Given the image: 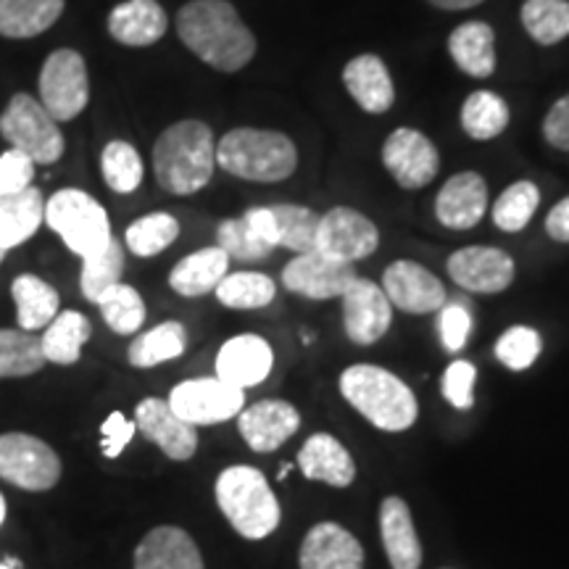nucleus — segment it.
<instances>
[{
  "instance_id": "obj_41",
  "label": "nucleus",
  "mask_w": 569,
  "mask_h": 569,
  "mask_svg": "<svg viewBox=\"0 0 569 569\" xmlns=\"http://www.w3.org/2000/svg\"><path fill=\"white\" fill-rule=\"evenodd\" d=\"M103 180L113 193L127 196L134 193L142 182V159L134 146L124 140H111L101 153Z\"/></svg>"
},
{
  "instance_id": "obj_39",
  "label": "nucleus",
  "mask_w": 569,
  "mask_h": 569,
  "mask_svg": "<svg viewBox=\"0 0 569 569\" xmlns=\"http://www.w3.org/2000/svg\"><path fill=\"white\" fill-rule=\"evenodd\" d=\"M96 306L101 309L103 322L109 325L117 336H132V332H138L142 322H146V303H142L140 293L132 284H113V288L106 290L101 301Z\"/></svg>"
},
{
  "instance_id": "obj_33",
  "label": "nucleus",
  "mask_w": 569,
  "mask_h": 569,
  "mask_svg": "<svg viewBox=\"0 0 569 569\" xmlns=\"http://www.w3.org/2000/svg\"><path fill=\"white\" fill-rule=\"evenodd\" d=\"M184 346H188V332H184V327L180 322H161L156 325L153 330L142 332V336L132 340L127 359H130L132 367L151 369L163 365V361H172L177 356H182Z\"/></svg>"
},
{
  "instance_id": "obj_1",
  "label": "nucleus",
  "mask_w": 569,
  "mask_h": 569,
  "mask_svg": "<svg viewBox=\"0 0 569 569\" xmlns=\"http://www.w3.org/2000/svg\"><path fill=\"white\" fill-rule=\"evenodd\" d=\"M177 34L188 51L217 71L246 69L256 56V38L227 0H190L177 13Z\"/></svg>"
},
{
  "instance_id": "obj_35",
  "label": "nucleus",
  "mask_w": 569,
  "mask_h": 569,
  "mask_svg": "<svg viewBox=\"0 0 569 569\" xmlns=\"http://www.w3.org/2000/svg\"><path fill=\"white\" fill-rule=\"evenodd\" d=\"M461 127L472 140H493L509 127V106L490 90H478L461 106Z\"/></svg>"
},
{
  "instance_id": "obj_23",
  "label": "nucleus",
  "mask_w": 569,
  "mask_h": 569,
  "mask_svg": "<svg viewBox=\"0 0 569 569\" xmlns=\"http://www.w3.org/2000/svg\"><path fill=\"white\" fill-rule=\"evenodd\" d=\"M167 30L169 19L159 0H124L109 13V34L127 48L156 46Z\"/></svg>"
},
{
  "instance_id": "obj_24",
  "label": "nucleus",
  "mask_w": 569,
  "mask_h": 569,
  "mask_svg": "<svg viewBox=\"0 0 569 569\" xmlns=\"http://www.w3.org/2000/svg\"><path fill=\"white\" fill-rule=\"evenodd\" d=\"M298 467L306 480L325 482L332 488H348L356 480V461L348 448L330 432H317L298 451Z\"/></svg>"
},
{
  "instance_id": "obj_11",
  "label": "nucleus",
  "mask_w": 569,
  "mask_h": 569,
  "mask_svg": "<svg viewBox=\"0 0 569 569\" xmlns=\"http://www.w3.org/2000/svg\"><path fill=\"white\" fill-rule=\"evenodd\" d=\"M380 246V232L372 219H367L365 213L348 206H336L319 217V230H317V251L325 256H332L338 261H353L367 259L372 256Z\"/></svg>"
},
{
  "instance_id": "obj_57",
  "label": "nucleus",
  "mask_w": 569,
  "mask_h": 569,
  "mask_svg": "<svg viewBox=\"0 0 569 569\" xmlns=\"http://www.w3.org/2000/svg\"><path fill=\"white\" fill-rule=\"evenodd\" d=\"M6 253H9V251H3V248H0V264H3V261H6Z\"/></svg>"
},
{
  "instance_id": "obj_43",
  "label": "nucleus",
  "mask_w": 569,
  "mask_h": 569,
  "mask_svg": "<svg viewBox=\"0 0 569 569\" xmlns=\"http://www.w3.org/2000/svg\"><path fill=\"white\" fill-rule=\"evenodd\" d=\"M540 203V193L536 182H515L498 196L493 206V222L498 230L503 232H519L530 224L532 213H536Z\"/></svg>"
},
{
  "instance_id": "obj_47",
  "label": "nucleus",
  "mask_w": 569,
  "mask_h": 569,
  "mask_svg": "<svg viewBox=\"0 0 569 569\" xmlns=\"http://www.w3.org/2000/svg\"><path fill=\"white\" fill-rule=\"evenodd\" d=\"M34 169H38V163L17 148L0 153V196H13L32 188Z\"/></svg>"
},
{
  "instance_id": "obj_51",
  "label": "nucleus",
  "mask_w": 569,
  "mask_h": 569,
  "mask_svg": "<svg viewBox=\"0 0 569 569\" xmlns=\"http://www.w3.org/2000/svg\"><path fill=\"white\" fill-rule=\"evenodd\" d=\"M243 222L248 224V230L256 234V240H261L267 248L280 246V232H277V219L272 213V206H253L243 213Z\"/></svg>"
},
{
  "instance_id": "obj_48",
  "label": "nucleus",
  "mask_w": 569,
  "mask_h": 569,
  "mask_svg": "<svg viewBox=\"0 0 569 569\" xmlns=\"http://www.w3.org/2000/svg\"><path fill=\"white\" fill-rule=\"evenodd\" d=\"M440 330V343H443L446 351L459 353L461 348L467 346L469 332H472V315H469L467 306L461 303H443L438 319Z\"/></svg>"
},
{
  "instance_id": "obj_31",
  "label": "nucleus",
  "mask_w": 569,
  "mask_h": 569,
  "mask_svg": "<svg viewBox=\"0 0 569 569\" xmlns=\"http://www.w3.org/2000/svg\"><path fill=\"white\" fill-rule=\"evenodd\" d=\"M90 336H92V327L88 317L74 309L59 311L53 322L42 330V338H40L42 356H46V361H51V365H59V367L77 365Z\"/></svg>"
},
{
  "instance_id": "obj_46",
  "label": "nucleus",
  "mask_w": 569,
  "mask_h": 569,
  "mask_svg": "<svg viewBox=\"0 0 569 569\" xmlns=\"http://www.w3.org/2000/svg\"><path fill=\"white\" fill-rule=\"evenodd\" d=\"M475 382H478V369L469 361H453L443 372L440 390H443L446 401L461 411L472 409L475 403Z\"/></svg>"
},
{
  "instance_id": "obj_40",
  "label": "nucleus",
  "mask_w": 569,
  "mask_h": 569,
  "mask_svg": "<svg viewBox=\"0 0 569 569\" xmlns=\"http://www.w3.org/2000/svg\"><path fill=\"white\" fill-rule=\"evenodd\" d=\"M46 365L40 338L27 330H0V377H27Z\"/></svg>"
},
{
  "instance_id": "obj_8",
  "label": "nucleus",
  "mask_w": 569,
  "mask_h": 569,
  "mask_svg": "<svg viewBox=\"0 0 569 569\" xmlns=\"http://www.w3.org/2000/svg\"><path fill=\"white\" fill-rule=\"evenodd\" d=\"M40 98L56 122H71L84 111L90 101L88 63L71 48H59L48 56L40 69Z\"/></svg>"
},
{
  "instance_id": "obj_6",
  "label": "nucleus",
  "mask_w": 569,
  "mask_h": 569,
  "mask_svg": "<svg viewBox=\"0 0 569 569\" xmlns=\"http://www.w3.org/2000/svg\"><path fill=\"white\" fill-rule=\"evenodd\" d=\"M46 224L59 234L63 246L80 259L101 251L113 238L109 213L90 193L63 188L46 201Z\"/></svg>"
},
{
  "instance_id": "obj_13",
  "label": "nucleus",
  "mask_w": 569,
  "mask_h": 569,
  "mask_svg": "<svg viewBox=\"0 0 569 569\" xmlns=\"http://www.w3.org/2000/svg\"><path fill=\"white\" fill-rule=\"evenodd\" d=\"M382 163L403 190H419L436 180L440 156L422 132L401 127L382 146Z\"/></svg>"
},
{
  "instance_id": "obj_55",
  "label": "nucleus",
  "mask_w": 569,
  "mask_h": 569,
  "mask_svg": "<svg viewBox=\"0 0 569 569\" xmlns=\"http://www.w3.org/2000/svg\"><path fill=\"white\" fill-rule=\"evenodd\" d=\"M6 522V498H3V493H0V525Z\"/></svg>"
},
{
  "instance_id": "obj_53",
  "label": "nucleus",
  "mask_w": 569,
  "mask_h": 569,
  "mask_svg": "<svg viewBox=\"0 0 569 569\" xmlns=\"http://www.w3.org/2000/svg\"><path fill=\"white\" fill-rule=\"evenodd\" d=\"M427 3H432L436 9H443V11H465V9H472V6H480L482 0H427Z\"/></svg>"
},
{
  "instance_id": "obj_28",
  "label": "nucleus",
  "mask_w": 569,
  "mask_h": 569,
  "mask_svg": "<svg viewBox=\"0 0 569 569\" xmlns=\"http://www.w3.org/2000/svg\"><path fill=\"white\" fill-rule=\"evenodd\" d=\"M448 53L465 74L486 80L496 71V34L486 21H467L448 38Z\"/></svg>"
},
{
  "instance_id": "obj_21",
  "label": "nucleus",
  "mask_w": 569,
  "mask_h": 569,
  "mask_svg": "<svg viewBox=\"0 0 569 569\" xmlns=\"http://www.w3.org/2000/svg\"><path fill=\"white\" fill-rule=\"evenodd\" d=\"M488 184L478 172H459L436 198V217L448 230H472L486 217Z\"/></svg>"
},
{
  "instance_id": "obj_9",
  "label": "nucleus",
  "mask_w": 569,
  "mask_h": 569,
  "mask_svg": "<svg viewBox=\"0 0 569 569\" xmlns=\"http://www.w3.org/2000/svg\"><path fill=\"white\" fill-rule=\"evenodd\" d=\"M61 478V459L46 440L27 432L0 436V480L21 490H51Z\"/></svg>"
},
{
  "instance_id": "obj_44",
  "label": "nucleus",
  "mask_w": 569,
  "mask_h": 569,
  "mask_svg": "<svg viewBox=\"0 0 569 569\" xmlns=\"http://www.w3.org/2000/svg\"><path fill=\"white\" fill-rule=\"evenodd\" d=\"M540 336L532 327H509L496 343V359L501 361L507 369H515V372H522V369H530L536 365V359L540 356Z\"/></svg>"
},
{
  "instance_id": "obj_49",
  "label": "nucleus",
  "mask_w": 569,
  "mask_h": 569,
  "mask_svg": "<svg viewBox=\"0 0 569 569\" xmlns=\"http://www.w3.org/2000/svg\"><path fill=\"white\" fill-rule=\"evenodd\" d=\"M134 430H138V425L130 422L122 411H111L109 417H106V422L101 425V432H103V443H101V451L106 459H117L122 457V451L130 443Z\"/></svg>"
},
{
  "instance_id": "obj_27",
  "label": "nucleus",
  "mask_w": 569,
  "mask_h": 569,
  "mask_svg": "<svg viewBox=\"0 0 569 569\" xmlns=\"http://www.w3.org/2000/svg\"><path fill=\"white\" fill-rule=\"evenodd\" d=\"M227 269H230V256L219 246L201 248V251L184 256L169 274V288L184 298H201L213 293L217 284L224 280Z\"/></svg>"
},
{
  "instance_id": "obj_12",
  "label": "nucleus",
  "mask_w": 569,
  "mask_h": 569,
  "mask_svg": "<svg viewBox=\"0 0 569 569\" xmlns=\"http://www.w3.org/2000/svg\"><path fill=\"white\" fill-rule=\"evenodd\" d=\"M356 269L348 261H338L319 251L298 253L282 272V284L290 293L311 298V301H330L340 298L348 284L356 280Z\"/></svg>"
},
{
  "instance_id": "obj_3",
  "label": "nucleus",
  "mask_w": 569,
  "mask_h": 569,
  "mask_svg": "<svg viewBox=\"0 0 569 569\" xmlns=\"http://www.w3.org/2000/svg\"><path fill=\"white\" fill-rule=\"evenodd\" d=\"M340 393L377 430L403 432L417 422L419 403L401 377L375 365H353L340 375Z\"/></svg>"
},
{
  "instance_id": "obj_7",
  "label": "nucleus",
  "mask_w": 569,
  "mask_h": 569,
  "mask_svg": "<svg viewBox=\"0 0 569 569\" xmlns=\"http://www.w3.org/2000/svg\"><path fill=\"white\" fill-rule=\"evenodd\" d=\"M0 134L38 167H51L67 151L59 122L30 92H17L0 113Z\"/></svg>"
},
{
  "instance_id": "obj_34",
  "label": "nucleus",
  "mask_w": 569,
  "mask_h": 569,
  "mask_svg": "<svg viewBox=\"0 0 569 569\" xmlns=\"http://www.w3.org/2000/svg\"><path fill=\"white\" fill-rule=\"evenodd\" d=\"M124 272V248L117 238H111L101 251L84 256L82 272H80V288L88 301L98 303L106 290L113 284L122 282Z\"/></svg>"
},
{
  "instance_id": "obj_37",
  "label": "nucleus",
  "mask_w": 569,
  "mask_h": 569,
  "mask_svg": "<svg viewBox=\"0 0 569 569\" xmlns=\"http://www.w3.org/2000/svg\"><path fill=\"white\" fill-rule=\"evenodd\" d=\"M180 238V222L172 217V213H148V217H140L138 222H132L124 232V243L134 256L140 259H151V256H159L167 251L174 240Z\"/></svg>"
},
{
  "instance_id": "obj_15",
  "label": "nucleus",
  "mask_w": 569,
  "mask_h": 569,
  "mask_svg": "<svg viewBox=\"0 0 569 569\" xmlns=\"http://www.w3.org/2000/svg\"><path fill=\"white\" fill-rule=\"evenodd\" d=\"M448 274L459 288L469 293H501L515 282V259L501 248L490 246H469L459 248L448 259Z\"/></svg>"
},
{
  "instance_id": "obj_58",
  "label": "nucleus",
  "mask_w": 569,
  "mask_h": 569,
  "mask_svg": "<svg viewBox=\"0 0 569 569\" xmlns=\"http://www.w3.org/2000/svg\"><path fill=\"white\" fill-rule=\"evenodd\" d=\"M0 569H11L9 565H6V561H0Z\"/></svg>"
},
{
  "instance_id": "obj_29",
  "label": "nucleus",
  "mask_w": 569,
  "mask_h": 569,
  "mask_svg": "<svg viewBox=\"0 0 569 569\" xmlns=\"http://www.w3.org/2000/svg\"><path fill=\"white\" fill-rule=\"evenodd\" d=\"M67 0H0V38L30 40L61 19Z\"/></svg>"
},
{
  "instance_id": "obj_38",
  "label": "nucleus",
  "mask_w": 569,
  "mask_h": 569,
  "mask_svg": "<svg viewBox=\"0 0 569 569\" xmlns=\"http://www.w3.org/2000/svg\"><path fill=\"white\" fill-rule=\"evenodd\" d=\"M522 24L540 46H557L569 34V0H525Z\"/></svg>"
},
{
  "instance_id": "obj_56",
  "label": "nucleus",
  "mask_w": 569,
  "mask_h": 569,
  "mask_svg": "<svg viewBox=\"0 0 569 569\" xmlns=\"http://www.w3.org/2000/svg\"><path fill=\"white\" fill-rule=\"evenodd\" d=\"M6 561V565H9L11 569H19L21 567V561L19 559H13V557H9V559H3Z\"/></svg>"
},
{
  "instance_id": "obj_2",
  "label": "nucleus",
  "mask_w": 569,
  "mask_h": 569,
  "mask_svg": "<svg viewBox=\"0 0 569 569\" xmlns=\"http://www.w3.org/2000/svg\"><path fill=\"white\" fill-rule=\"evenodd\" d=\"M217 169V140L201 119L167 127L153 146V174L167 193L193 196L211 182Z\"/></svg>"
},
{
  "instance_id": "obj_32",
  "label": "nucleus",
  "mask_w": 569,
  "mask_h": 569,
  "mask_svg": "<svg viewBox=\"0 0 569 569\" xmlns=\"http://www.w3.org/2000/svg\"><path fill=\"white\" fill-rule=\"evenodd\" d=\"M11 296L13 303H17L19 330H46L61 311L59 293H56L53 284H48L34 274H19L11 284Z\"/></svg>"
},
{
  "instance_id": "obj_50",
  "label": "nucleus",
  "mask_w": 569,
  "mask_h": 569,
  "mask_svg": "<svg viewBox=\"0 0 569 569\" xmlns=\"http://www.w3.org/2000/svg\"><path fill=\"white\" fill-rule=\"evenodd\" d=\"M543 138L559 151H569V96L559 98L543 119Z\"/></svg>"
},
{
  "instance_id": "obj_25",
  "label": "nucleus",
  "mask_w": 569,
  "mask_h": 569,
  "mask_svg": "<svg viewBox=\"0 0 569 569\" xmlns=\"http://www.w3.org/2000/svg\"><path fill=\"white\" fill-rule=\"evenodd\" d=\"M380 536L390 567L419 569V565H422V543H419L411 509L403 498L388 496L380 503Z\"/></svg>"
},
{
  "instance_id": "obj_20",
  "label": "nucleus",
  "mask_w": 569,
  "mask_h": 569,
  "mask_svg": "<svg viewBox=\"0 0 569 569\" xmlns=\"http://www.w3.org/2000/svg\"><path fill=\"white\" fill-rule=\"evenodd\" d=\"M274 367V351L259 336H234L219 348L217 377L230 386L246 390L261 386Z\"/></svg>"
},
{
  "instance_id": "obj_52",
  "label": "nucleus",
  "mask_w": 569,
  "mask_h": 569,
  "mask_svg": "<svg viewBox=\"0 0 569 569\" xmlns=\"http://www.w3.org/2000/svg\"><path fill=\"white\" fill-rule=\"evenodd\" d=\"M546 232L557 243H569V196L549 211V217H546Z\"/></svg>"
},
{
  "instance_id": "obj_45",
  "label": "nucleus",
  "mask_w": 569,
  "mask_h": 569,
  "mask_svg": "<svg viewBox=\"0 0 569 569\" xmlns=\"http://www.w3.org/2000/svg\"><path fill=\"white\" fill-rule=\"evenodd\" d=\"M217 246L222 248L230 259L238 261H259L272 253V248H267L261 240H256V234L248 230L243 217L224 219V222L217 227Z\"/></svg>"
},
{
  "instance_id": "obj_5",
  "label": "nucleus",
  "mask_w": 569,
  "mask_h": 569,
  "mask_svg": "<svg viewBox=\"0 0 569 569\" xmlns=\"http://www.w3.org/2000/svg\"><path fill=\"white\" fill-rule=\"evenodd\" d=\"M213 493L227 522L243 538L261 540L280 528V501L259 469L246 465L227 467L217 478Z\"/></svg>"
},
{
  "instance_id": "obj_42",
  "label": "nucleus",
  "mask_w": 569,
  "mask_h": 569,
  "mask_svg": "<svg viewBox=\"0 0 569 569\" xmlns=\"http://www.w3.org/2000/svg\"><path fill=\"white\" fill-rule=\"evenodd\" d=\"M277 219V232H280V246L296 253L317 251V230L319 217L309 206L280 203L272 206Z\"/></svg>"
},
{
  "instance_id": "obj_4",
  "label": "nucleus",
  "mask_w": 569,
  "mask_h": 569,
  "mask_svg": "<svg viewBox=\"0 0 569 569\" xmlns=\"http://www.w3.org/2000/svg\"><path fill=\"white\" fill-rule=\"evenodd\" d=\"M217 163L248 182H282L296 172L298 151L288 134L238 127L217 142Z\"/></svg>"
},
{
  "instance_id": "obj_36",
  "label": "nucleus",
  "mask_w": 569,
  "mask_h": 569,
  "mask_svg": "<svg viewBox=\"0 0 569 569\" xmlns=\"http://www.w3.org/2000/svg\"><path fill=\"white\" fill-rule=\"evenodd\" d=\"M219 298V303L227 309L238 311H251V309H264L274 301L277 284L272 277L259 274V272H234L224 274V280L213 290Z\"/></svg>"
},
{
  "instance_id": "obj_14",
  "label": "nucleus",
  "mask_w": 569,
  "mask_h": 569,
  "mask_svg": "<svg viewBox=\"0 0 569 569\" xmlns=\"http://www.w3.org/2000/svg\"><path fill=\"white\" fill-rule=\"evenodd\" d=\"M340 298H343L346 336L356 346H372L386 338L390 322H393V303L388 301L380 284L356 277Z\"/></svg>"
},
{
  "instance_id": "obj_19",
  "label": "nucleus",
  "mask_w": 569,
  "mask_h": 569,
  "mask_svg": "<svg viewBox=\"0 0 569 569\" xmlns=\"http://www.w3.org/2000/svg\"><path fill=\"white\" fill-rule=\"evenodd\" d=\"M301 569H365V549L338 522H319L306 532L301 551H298Z\"/></svg>"
},
{
  "instance_id": "obj_26",
  "label": "nucleus",
  "mask_w": 569,
  "mask_h": 569,
  "mask_svg": "<svg viewBox=\"0 0 569 569\" xmlns=\"http://www.w3.org/2000/svg\"><path fill=\"white\" fill-rule=\"evenodd\" d=\"M343 82L356 103L367 113H386L396 101V88L386 61L372 53L356 56L343 69Z\"/></svg>"
},
{
  "instance_id": "obj_16",
  "label": "nucleus",
  "mask_w": 569,
  "mask_h": 569,
  "mask_svg": "<svg viewBox=\"0 0 569 569\" xmlns=\"http://www.w3.org/2000/svg\"><path fill=\"white\" fill-rule=\"evenodd\" d=\"M382 290L388 301L409 315H432L446 303V288L430 269L417 261H396L382 274Z\"/></svg>"
},
{
  "instance_id": "obj_17",
  "label": "nucleus",
  "mask_w": 569,
  "mask_h": 569,
  "mask_svg": "<svg viewBox=\"0 0 569 569\" xmlns=\"http://www.w3.org/2000/svg\"><path fill=\"white\" fill-rule=\"evenodd\" d=\"M134 425L151 443L163 451V457L188 461L198 451V432L193 425L180 419L163 398H142L134 409Z\"/></svg>"
},
{
  "instance_id": "obj_22",
  "label": "nucleus",
  "mask_w": 569,
  "mask_h": 569,
  "mask_svg": "<svg viewBox=\"0 0 569 569\" xmlns=\"http://www.w3.org/2000/svg\"><path fill=\"white\" fill-rule=\"evenodd\" d=\"M134 569H203V557L182 528L159 525L134 549Z\"/></svg>"
},
{
  "instance_id": "obj_10",
  "label": "nucleus",
  "mask_w": 569,
  "mask_h": 569,
  "mask_svg": "<svg viewBox=\"0 0 569 569\" xmlns=\"http://www.w3.org/2000/svg\"><path fill=\"white\" fill-rule=\"evenodd\" d=\"M246 390L219 380V377H198L184 380L169 393V407L188 425H222L243 411Z\"/></svg>"
},
{
  "instance_id": "obj_30",
  "label": "nucleus",
  "mask_w": 569,
  "mask_h": 569,
  "mask_svg": "<svg viewBox=\"0 0 569 569\" xmlns=\"http://www.w3.org/2000/svg\"><path fill=\"white\" fill-rule=\"evenodd\" d=\"M46 219V201L38 188L0 196V248L11 251L32 238Z\"/></svg>"
},
{
  "instance_id": "obj_54",
  "label": "nucleus",
  "mask_w": 569,
  "mask_h": 569,
  "mask_svg": "<svg viewBox=\"0 0 569 569\" xmlns=\"http://www.w3.org/2000/svg\"><path fill=\"white\" fill-rule=\"evenodd\" d=\"M290 469H293V465H282L280 472H277V478L284 480V478H288V475H290Z\"/></svg>"
},
{
  "instance_id": "obj_18",
  "label": "nucleus",
  "mask_w": 569,
  "mask_h": 569,
  "mask_svg": "<svg viewBox=\"0 0 569 569\" xmlns=\"http://www.w3.org/2000/svg\"><path fill=\"white\" fill-rule=\"evenodd\" d=\"M238 427L251 451L272 453L284 440L296 436L301 427V415L293 403L282 401V398H267V401L240 411Z\"/></svg>"
}]
</instances>
